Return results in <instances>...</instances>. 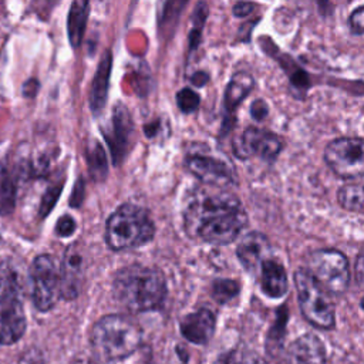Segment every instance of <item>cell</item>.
<instances>
[{"mask_svg": "<svg viewBox=\"0 0 364 364\" xmlns=\"http://www.w3.org/2000/svg\"><path fill=\"white\" fill-rule=\"evenodd\" d=\"M247 225L240 199L222 188H196L183 209V226L193 239L225 246L237 239Z\"/></svg>", "mask_w": 364, "mask_h": 364, "instance_id": "1", "label": "cell"}, {"mask_svg": "<svg viewBox=\"0 0 364 364\" xmlns=\"http://www.w3.org/2000/svg\"><path fill=\"white\" fill-rule=\"evenodd\" d=\"M112 293L115 300L132 313L156 310L166 299V279L156 267L132 263L115 273Z\"/></svg>", "mask_w": 364, "mask_h": 364, "instance_id": "2", "label": "cell"}, {"mask_svg": "<svg viewBox=\"0 0 364 364\" xmlns=\"http://www.w3.org/2000/svg\"><path fill=\"white\" fill-rule=\"evenodd\" d=\"M90 343L101 361H121L141 347L142 330L135 320L125 314H107L92 326Z\"/></svg>", "mask_w": 364, "mask_h": 364, "instance_id": "3", "label": "cell"}, {"mask_svg": "<svg viewBox=\"0 0 364 364\" xmlns=\"http://www.w3.org/2000/svg\"><path fill=\"white\" fill-rule=\"evenodd\" d=\"M155 235L149 212L134 203H122L107 219L105 242L115 250H131L146 245Z\"/></svg>", "mask_w": 364, "mask_h": 364, "instance_id": "4", "label": "cell"}, {"mask_svg": "<svg viewBox=\"0 0 364 364\" xmlns=\"http://www.w3.org/2000/svg\"><path fill=\"white\" fill-rule=\"evenodd\" d=\"M26 314L17 273L0 264V344H13L26 331Z\"/></svg>", "mask_w": 364, "mask_h": 364, "instance_id": "5", "label": "cell"}, {"mask_svg": "<svg viewBox=\"0 0 364 364\" xmlns=\"http://www.w3.org/2000/svg\"><path fill=\"white\" fill-rule=\"evenodd\" d=\"M293 280L303 317L317 328H333L336 323V310L330 300V294L317 284L304 267L294 272Z\"/></svg>", "mask_w": 364, "mask_h": 364, "instance_id": "6", "label": "cell"}, {"mask_svg": "<svg viewBox=\"0 0 364 364\" xmlns=\"http://www.w3.org/2000/svg\"><path fill=\"white\" fill-rule=\"evenodd\" d=\"M306 270L328 294L340 296L350 284L351 273L347 256L336 249H318L307 255Z\"/></svg>", "mask_w": 364, "mask_h": 364, "instance_id": "7", "label": "cell"}, {"mask_svg": "<svg viewBox=\"0 0 364 364\" xmlns=\"http://www.w3.org/2000/svg\"><path fill=\"white\" fill-rule=\"evenodd\" d=\"M364 144L358 136H340L330 141L324 149L328 168L343 179L354 181L363 176Z\"/></svg>", "mask_w": 364, "mask_h": 364, "instance_id": "8", "label": "cell"}, {"mask_svg": "<svg viewBox=\"0 0 364 364\" xmlns=\"http://www.w3.org/2000/svg\"><path fill=\"white\" fill-rule=\"evenodd\" d=\"M31 299L37 310L48 311L61 297L60 267L51 255H38L30 267Z\"/></svg>", "mask_w": 364, "mask_h": 364, "instance_id": "9", "label": "cell"}, {"mask_svg": "<svg viewBox=\"0 0 364 364\" xmlns=\"http://www.w3.org/2000/svg\"><path fill=\"white\" fill-rule=\"evenodd\" d=\"M283 148L282 139L266 129L247 127L240 136L233 139V152L240 159L257 156L263 161L273 162Z\"/></svg>", "mask_w": 364, "mask_h": 364, "instance_id": "10", "label": "cell"}, {"mask_svg": "<svg viewBox=\"0 0 364 364\" xmlns=\"http://www.w3.org/2000/svg\"><path fill=\"white\" fill-rule=\"evenodd\" d=\"M185 166L206 186L226 189L233 183V173L230 166L219 158L205 154H191L185 158Z\"/></svg>", "mask_w": 364, "mask_h": 364, "instance_id": "11", "label": "cell"}, {"mask_svg": "<svg viewBox=\"0 0 364 364\" xmlns=\"http://www.w3.org/2000/svg\"><path fill=\"white\" fill-rule=\"evenodd\" d=\"M104 134L108 145L111 146L112 161L115 165H118L127 155L134 134V124L129 111L121 102H118L112 109L111 129L105 131Z\"/></svg>", "mask_w": 364, "mask_h": 364, "instance_id": "12", "label": "cell"}, {"mask_svg": "<svg viewBox=\"0 0 364 364\" xmlns=\"http://www.w3.org/2000/svg\"><path fill=\"white\" fill-rule=\"evenodd\" d=\"M84 273V256L78 243L70 245L60 266V294L65 300L78 296Z\"/></svg>", "mask_w": 364, "mask_h": 364, "instance_id": "13", "label": "cell"}, {"mask_svg": "<svg viewBox=\"0 0 364 364\" xmlns=\"http://www.w3.org/2000/svg\"><path fill=\"white\" fill-rule=\"evenodd\" d=\"M236 256L243 267L255 274L259 272L262 263L272 257V245L266 235L260 232H249L239 242Z\"/></svg>", "mask_w": 364, "mask_h": 364, "instance_id": "14", "label": "cell"}, {"mask_svg": "<svg viewBox=\"0 0 364 364\" xmlns=\"http://www.w3.org/2000/svg\"><path fill=\"white\" fill-rule=\"evenodd\" d=\"M179 328H181L182 336L188 341H191L193 344L203 346L212 338V336L215 333L216 318H215V314L212 310L202 307V309L185 316L181 320Z\"/></svg>", "mask_w": 364, "mask_h": 364, "instance_id": "15", "label": "cell"}, {"mask_svg": "<svg viewBox=\"0 0 364 364\" xmlns=\"http://www.w3.org/2000/svg\"><path fill=\"white\" fill-rule=\"evenodd\" d=\"M286 364H326V347L313 333L296 338L286 353Z\"/></svg>", "mask_w": 364, "mask_h": 364, "instance_id": "16", "label": "cell"}, {"mask_svg": "<svg viewBox=\"0 0 364 364\" xmlns=\"http://www.w3.org/2000/svg\"><path fill=\"white\" fill-rule=\"evenodd\" d=\"M260 274V289L262 291L272 297L279 299L287 291V274L284 267L273 257L264 260L259 269Z\"/></svg>", "mask_w": 364, "mask_h": 364, "instance_id": "17", "label": "cell"}, {"mask_svg": "<svg viewBox=\"0 0 364 364\" xmlns=\"http://www.w3.org/2000/svg\"><path fill=\"white\" fill-rule=\"evenodd\" d=\"M109 74H111V53L109 50L105 51L104 57L98 63V68L95 71L91 91H90V108L95 115L104 108L107 95H108V85H109Z\"/></svg>", "mask_w": 364, "mask_h": 364, "instance_id": "18", "label": "cell"}, {"mask_svg": "<svg viewBox=\"0 0 364 364\" xmlns=\"http://www.w3.org/2000/svg\"><path fill=\"white\" fill-rule=\"evenodd\" d=\"M255 87V80L252 74L247 71H237L232 75L226 92H225V100H223V107H225V117L229 118L235 114V109L240 102L250 94V91Z\"/></svg>", "mask_w": 364, "mask_h": 364, "instance_id": "19", "label": "cell"}, {"mask_svg": "<svg viewBox=\"0 0 364 364\" xmlns=\"http://www.w3.org/2000/svg\"><path fill=\"white\" fill-rule=\"evenodd\" d=\"M88 14H90L88 1L77 0L71 3L68 18H67V31H68V40L74 48H77L81 44Z\"/></svg>", "mask_w": 364, "mask_h": 364, "instance_id": "20", "label": "cell"}, {"mask_svg": "<svg viewBox=\"0 0 364 364\" xmlns=\"http://www.w3.org/2000/svg\"><path fill=\"white\" fill-rule=\"evenodd\" d=\"M16 179L6 165V162H0V215L6 216L13 212L16 205Z\"/></svg>", "mask_w": 364, "mask_h": 364, "instance_id": "21", "label": "cell"}, {"mask_svg": "<svg viewBox=\"0 0 364 364\" xmlns=\"http://www.w3.org/2000/svg\"><path fill=\"white\" fill-rule=\"evenodd\" d=\"M338 205L350 212H363V183L350 182L343 185L337 193Z\"/></svg>", "mask_w": 364, "mask_h": 364, "instance_id": "22", "label": "cell"}, {"mask_svg": "<svg viewBox=\"0 0 364 364\" xmlns=\"http://www.w3.org/2000/svg\"><path fill=\"white\" fill-rule=\"evenodd\" d=\"M215 364H267V363L257 353L249 348L237 347L222 354L215 361Z\"/></svg>", "mask_w": 364, "mask_h": 364, "instance_id": "23", "label": "cell"}, {"mask_svg": "<svg viewBox=\"0 0 364 364\" xmlns=\"http://www.w3.org/2000/svg\"><path fill=\"white\" fill-rule=\"evenodd\" d=\"M240 286L236 280L232 279H216L212 283V297L220 304H225L233 300L239 294Z\"/></svg>", "mask_w": 364, "mask_h": 364, "instance_id": "24", "label": "cell"}, {"mask_svg": "<svg viewBox=\"0 0 364 364\" xmlns=\"http://www.w3.org/2000/svg\"><path fill=\"white\" fill-rule=\"evenodd\" d=\"M286 320H287V309L286 306H282V309L277 313L276 323L269 331L267 337V351L272 354L276 353V350L282 348L284 333H286Z\"/></svg>", "mask_w": 364, "mask_h": 364, "instance_id": "25", "label": "cell"}, {"mask_svg": "<svg viewBox=\"0 0 364 364\" xmlns=\"http://www.w3.org/2000/svg\"><path fill=\"white\" fill-rule=\"evenodd\" d=\"M200 102L199 94L191 88H183L176 94V105L183 114H191L198 109Z\"/></svg>", "mask_w": 364, "mask_h": 364, "instance_id": "26", "label": "cell"}, {"mask_svg": "<svg viewBox=\"0 0 364 364\" xmlns=\"http://www.w3.org/2000/svg\"><path fill=\"white\" fill-rule=\"evenodd\" d=\"M88 161H90V166L94 176L98 179L104 178L107 173V162H105V154L98 142H95V148L88 155Z\"/></svg>", "mask_w": 364, "mask_h": 364, "instance_id": "27", "label": "cell"}, {"mask_svg": "<svg viewBox=\"0 0 364 364\" xmlns=\"http://www.w3.org/2000/svg\"><path fill=\"white\" fill-rule=\"evenodd\" d=\"M61 183L58 185H53L47 189V192L44 193L43 199H41V205H40V216L44 218L48 215V212L53 209L54 203L57 202L58 196H60V192H61Z\"/></svg>", "mask_w": 364, "mask_h": 364, "instance_id": "28", "label": "cell"}, {"mask_svg": "<svg viewBox=\"0 0 364 364\" xmlns=\"http://www.w3.org/2000/svg\"><path fill=\"white\" fill-rule=\"evenodd\" d=\"M348 28L353 34L361 36L364 31V7L358 6L348 17Z\"/></svg>", "mask_w": 364, "mask_h": 364, "instance_id": "29", "label": "cell"}, {"mask_svg": "<svg viewBox=\"0 0 364 364\" xmlns=\"http://www.w3.org/2000/svg\"><path fill=\"white\" fill-rule=\"evenodd\" d=\"M75 228H77L75 220L70 215H64L58 219V222L55 225V232L61 237H68L75 232Z\"/></svg>", "mask_w": 364, "mask_h": 364, "instance_id": "30", "label": "cell"}, {"mask_svg": "<svg viewBox=\"0 0 364 364\" xmlns=\"http://www.w3.org/2000/svg\"><path fill=\"white\" fill-rule=\"evenodd\" d=\"M269 107L263 100H255L250 105V115L255 121H263L267 117Z\"/></svg>", "mask_w": 364, "mask_h": 364, "instance_id": "31", "label": "cell"}, {"mask_svg": "<svg viewBox=\"0 0 364 364\" xmlns=\"http://www.w3.org/2000/svg\"><path fill=\"white\" fill-rule=\"evenodd\" d=\"M17 364H46V361L40 350L30 348L20 357Z\"/></svg>", "mask_w": 364, "mask_h": 364, "instance_id": "32", "label": "cell"}, {"mask_svg": "<svg viewBox=\"0 0 364 364\" xmlns=\"http://www.w3.org/2000/svg\"><path fill=\"white\" fill-rule=\"evenodd\" d=\"M252 9H253V4L240 1V3H236V4L233 6V14H235L236 17H246V16L252 11Z\"/></svg>", "mask_w": 364, "mask_h": 364, "instance_id": "33", "label": "cell"}, {"mask_svg": "<svg viewBox=\"0 0 364 364\" xmlns=\"http://www.w3.org/2000/svg\"><path fill=\"white\" fill-rule=\"evenodd\" d=\"M192 84H195V85H198V87H202L203 84H206L208 82V74H205L203 71H199V73H196V74H193L192 75Z\"/></svg>", "mask_w": 364, "mask_h": 364, "instance_id": "34", "label": "cell"}, {"mask_svg": "<svg viewBox=\"0 0 364 364\" xmlns=\"http://www.w3.org/2000/svg\"><path fill=\"white\" fill-rule=\"evenodd\" d=\"M354 267H355L357 282H358V283H361V280H363V255H361V252L357 255V260H355Z\"/></svg>", "mask_w": 364, "mask_h": 364, "instance_id": "35", "label": "cell"}, {"mask_svg": "<svg viewBox=\"0 0 364 364\" xmlns=\"http://www.w3.org/2000/svg\"><path fill=\"white\" fill-rule=\"evenodd\" d=\"M71 364H94L90 358H85V357H80V358H75Z\"/></svg>", "mask_w": 364, "mask_h": 364, "instance_id": "36", "label": "cell"}]
</instances>
